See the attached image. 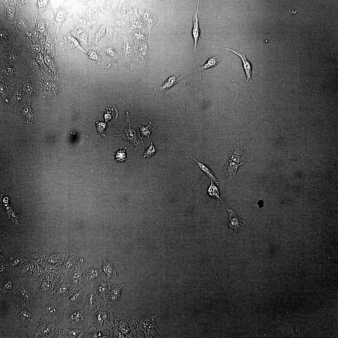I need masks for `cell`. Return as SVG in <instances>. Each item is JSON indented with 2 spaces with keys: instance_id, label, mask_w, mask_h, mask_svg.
<instances>
[{
  "instance_id": "obj_1",
  "label": "cell",
  "mask_w": 338,
  "mask_h": 338,
  "mask_svg": "<svg viewBox=\"0 0 338 338\" xmlns=\"http://www.w3.org/2000/svg\"><path fill=\"white\" fill-rule=\"evenodd\" d=\"M1 193L0 233L8 239L25 237L33 224V215L22 196Z\"/></svg>"
},
{
  "instance_id": "obj_2",
  "label": "cell",
  "mask_w": 338,
  "mask_h": 338,
  "mask_svg": "<svg viewBox=\"0 0 338 338\" xmlns=\"http://www.w3.org/2000/svg\"><path fill=\"white\" fill-rule=\"evenodd\" d=\"M135 320L118 315L114 320V324L109 330L111 338H136L137 330L133 327Z\"/></svg>"
},
{
  "instance_id": "obj_3",
  "label": "cell",
  "mask_w": 338,
  "mask_h": 338,
  "mask_svg": "<svg viewBox=\"0 0 338 338\" xmlns=\"http://www.w3.org/2000/svg\"><path fill=\"white\" fill-rule=\"evenodd\" d=\"M125 115V123L128 126L124 128V130L121 133L118 135H114L113 136L120 137L134 147L135 151H138L142 154L146 149V145L143 141V137L141 136L140 133L134 127H131L130 118L128 111H126Z\"/></svg>"
},
{
  "instance_id": "obj_4",
  "label": "cell",
  "mask_w": 338,
  "mask_h": 338,
  "mask_svg": "<svg viewBox=\"0 0 338 338\" xmlns=\"http://www.w3.org/2000/svg\"><path fill=\"white\" fill-rule=\"evenodd\" d=\"M6 106L12 110H20L28 102L22 91L20 83L8 85L5 100Z\"/></svg>"
},
{
  "instance_id": "obj_5",
  "label": "cell",
  "mask_w": 338,
  "mask_h": 338,
  "mask_svg": "<svg viewBox=\"0 0 338 338\" xmlns=\"http://www.w3.org/2000/svg\"><path fill=\"white\" fill-rule=\"evenodd\" d=\"M93 317L83 307L69 311L67 314L65 328H88L92 324Z\"/></svg>"
},
{
  "instance_id": "obj_6",
  "label": "cell",
  "mask_w": 338,
  "mask_h": 338,
  "mask_svg": "<svg viewBox=\"0 0 338 338\" xmlns=\"http://www.w3.org/2000/svg\"><path fill=\"white\" fill-rule=\"evenodd\" d=\"M40 80L37 76L33 75L23 76L20 84L29 102L31 103L41 94L42 90Z\"/></svg>"
},
{
  "instance_id": "obj_7",
  "label": "cell",
  "mask_w": 338,
  "mask_h": 338,
  "mask_svg": "<svg viewBox=\"0 0 338 338\" xmlns=\"http://www.w3.org/2000/svg\"><path fill=\"white\" fill-rule=\"evenodd\" d=\"M113 311L106 306L101 307L93 317L91 325L101 330L104 331L105 329L109 330L114 324Z\"/></svg>"
},
{
  "instance_id": "obj_8",
  "label": "cell",
  "mask_w": 338,
  "mask_h": 338,
  "mask_svg": "<svg viewBox=\"0 0 338 338\" xmlns=\"http://www.w3.org/2000/svg\"><path fill=\"white\" fill-rule=\"evenodd\" d=\"M157 316L148 315L135 320L136 329L142 330L146 338H160V331L155 322Z\"/></svg>"
},
{
  "instance_id": "obj_9",
  "label": "cell",
  "mask_w": 338,
  "mask_h": 338,
  "mask_svg": "<svg viewBox=\"0 0 338 338\" xmlns=\"http://www.w3.org/2000/svg\"><path fill=\"white\" fill-rule=\"evenodd\" d=\"M118 46L123 66L128 68L135 49L133 41L128 34L126 35L121 40Z\"/></svg>"
},
{
  "instance_id": "obj_10",
  "label": "cell",
  "mask_w": 338,
  "mask_h": 338,
  "mask_svg": "<svg viewBox=\"0 0 338 338\" xmlns=\"http://www.w3.org/2000/svg\"><path fill=\"white\" fill-rule=\"evenodd\" d=\"M102 299L97 294L94 288L89 287L86 289L83 308L92 315L100 308Z\"/></svg>"
},
{
  "instance_id": "obj_11",
  "label": "cell",
  "mask_w": 338,
  "mask_h": 338,
  "mask_svg": "<svg viewBox=\"0 0 338 338\" xmlns=\"http://www.w3.org/2000/svg\"><path fill=\"white\" fill-rule=\"evenodd\" d=\"M86 288L84 286L74 291L62 300L69 311L83 307Z\"/></svg>"
},
{
  "instance_id": "obj_12",
  "label": "cell",
  "mask_w": 338,
  "mask_h": 338,
  "mask_svg": "<svg viewBox=\"0 0 338 338\" xmlns=\"http://www.w3.org/2000/svg\"><path fill=\"white\" fill-rule=\"evenodd\" d=\"M125 285L124 283L111 285L110 290L104 298V305L109 307L113 311L117 308L121 300V290Z\"/></svg>"
},
{
  "instance_id": "obj_13",
  "label": "cell",
  "mask_w": 338,
  "mask_h": 338,
  "mask_svg": "<svg viewBox=\"0 0 338 338\" xmlns=\"http://www.w3.org/2000/svg\"><path fill=\"white\" fill-rule=\"evenodd\" d=\"M227 208L228 212V224L229 233L235 237L240 230L245 228L246 222L239 217L233 210Z\"/></svg>"
},
{
  "instance_id": "obj_14",
  "label": "cell",
  "mask_w": 338,
  "mask_h": 338,
  "mask_svg": "<svg viewBox=\"0 0 338 338\" xmlns=\"http://www.w3.org/2000/svg\"><path fill=\"white\" fill-rule=\"evenodd\" d=\"M84 259L75 253L69 254L66 256L63 267V277L76 269L83 266Z\"/></svg>"
},
{
  "instance_id": "obj_15",
  "label": "cell",
  "mask_w": 338,
  "mask_h": 338,
  "mask_svg": "<svg viewBox=\"0 0 338 338\" xmlns=\"http://www.w3.org/2000/svg\"><path fill=\"white\" fill-rule=\"evenodd\" d=\"M131 62L140 64L145 63L148 60L151 47L150 41L139 44L135 47Z\"/></svg>"
},
{
  "instance_id": "obj_16",
  "label": "cell",
  "mask_w": 338,
  "mask_h": 338,
  "mask_svg": "<svg viewBox=\"0 0 338 338\" xmlns=\"http://www.w3.org/2000/svg\"><path fill=\"white\" fill-rule=\"evenodd\" d=\"M74 291L66 277L63 278L61 281L56 286L54 300L60 301L66 297Z\"/></svg>"
},
{
  "instance_id": "obj_17",
  "label": "cell",
  "mask_w": 338,
  "mask_h": 338,
  "mask_svg": "<svg viewBox=\"0 0 338 338\" xmlns=\"http://www.w3.org/2000/svg\"><path fill=\"white\" fill-rule=\"evenodd\" d=\"M102 271L100 265L96 264L83 271L82 275L85 284L88 283L93 288L94 284L98 281Z\"/></svg>"
},
{
  "instance_id": "obj_18",
  "label": "cell",
  "mask_w": 338,
  "mask_h": 338,
  "mask_svg": "<svg viewBox=\"0 0 338 338\" xmlns=\"http://www.w3.org/2000/svg\"><path fill=\"white\" fill-rule=\"evenodd\" d=\"M1 80L8 85H14L20 83L23 76L10 66L5 67L1 74Z\"/></svg>"
},
{
  "instance_id": "obj_19",
  "label": "cell",
  "mask_w": 338,
  "mask_h": 338,
  "mask_svg": "<svg viewBox=\"0 0 338 338\" xmlns=\"http://www.w3.org/2000/svg\"><path fill=\"white\" fill-rule=\"evenodd\" d=\"M83 271L82 267L76 269L69 274L67 279L74 290L79 289L84 286Z\"/></svg>"
},
{
  "instance_id": "obj_20",
  "label": "cell",
  "mask_w": 338,
  "mask_h": 338,
  "mask_svg": "<svg viewBox=\"0 0 338 338\" xmlns=\"http://www.w3.org/2000/svg\"><path fill=\"white\" fill-rule=\"evenodd\" d=\"M89 327H75L61 329L60 332V337L87 338Z\"/></svg>"
},
{
  "instance_id": "obj_21",
  "label": "cell",
  "mask_w": 338,
  "mask_h": 338,
  "mask_svg": "<svg viewBox=\"0 0 338 338\" xmlns=\"http://www.w3.org/2000/svg\"><path fill=\"white\" fill-rule=\"evenodd\" d=\"M190 73L189 71L180 75L175 74L170 77L161 85L154 89L153 91L157 93L163 92L173 86Z\"/></svg>"
},
{
  "instance_id": "obj_22",
  "label": "cell",
  "mask_w": 338,
  "mask_h": 338,
  "mask_svg": "<svg viewBox=\"0 0 338 338\" xmlns=\"http://www.w3.org/2000/svg\"><path fill=\"white\" fill-rule=\"evenodd\" d=\"M128 35L132 39L135 46L150 41V35L145 29H136L129 31Z\"/></svg>"
},
{
  "instance_id": "obj_23",
  "label": "cell",
  "mask_w": 338,
  "mask_h": 338,
  "mask_svg": "<svg viewBox=\"0 0 338 338\" xmlns=\"http://www.w3.org/2000/svg\"><path fill=\"white\" fill-rule=\"evenodd\" d=\"M212 47L225 49L229 51L238 56L241 59L243 63V69L247 78V81L251 82H252L251 78L252 65L248 59L244 54L238 52L235 50L228 48H222L213 46Z\"/></svg>"
},
{
  "instance_id": "obj_24",
  "label": "cell",
  "mask_w": 338,
  "mask_h": 338,
  "mask_svg": "<svg viewBox=\"0 0 338 338\" xmlns=\"http://www.w3.org/2000/svg\"><path fill=\"white\" fill-rule=\"evenodd\" d=\"M111 286L109 279L106 276H100L94 288L97 294L104 299L110 290Z\"/></svg>"
},
{
  "instance_id": "obj_25",
  "label": "cell",
  "mask_w": 338,
  "mask_h": 338,
  "mask_svg": "<svg viewBox=\"0 0 338 338\" xmlns=\"http://www.w3.org/2000/svg\"><path fill=\"white\" fill-rule=\"evenodd\" d=\"M199 10V1H197V5L196 12L193 15V27L192 30V33L194 41V51H195L197 43L199 38L201 32V30L199 27V17L198 13Z\"/></svg>"
},
{
  "instance_id": "obj_26",
  "label": "cell",
  "mask_w": 338,
  "mask_h": 338,
  "mask_svg": "<svg viewBox=\"0 0 338 338\" xmlns=\"http://www.w3.org/2000/svg\"><path fill=\"white\" fill-rule=\"evenodd\" d=\"M140 14L143 21L146 25L147 30L150 35L151 30L152 26L157 21V18L151 11H143L141 12Z\"/></svg>"
},
{
  "instance_id": "obj_27",
  "label": "cell",
  "mask_w": 338,
  "mask_h": 338,
  "mask_svg": "<svg viewBox=\"0 0 338 338\" xmlns=\"http://www.w3.org/2000/svg\"><path fill=\"white\" fill-rule=\"evenodd\" d=\"M221 59V55L218 54L208 56V59L206 63L202 65L197 67L196 69L191 72L193 73L203 71L207 69L216 67L219 63Z\"/></svg>"
},
{
  "instance_id": "obj_28",
  "label": "cell",
  "mask_w": 338,
  "mask_h": 338,
  "mask_svg": "<svg viewBox=\"0 0 338 338\" xmlns=\"http://www.w3.org/2000/svg\"><path fill=\"white\" fill-rule=\"evenodd\" d=\"M240 165L229 160L223 166L226 178L228 181L232 180L236 176L237 168Z\"/></svg>"
},
{
  "instance_id": "obj_29",
  "label": "cell",
  "mask_w": 338,
  "mask_h": 338,
  "mask_svg": "<svg viewBox=\"0 0 338 338\" xmlns=\"http://www.w3.org/2000/svg\"><path fill=\"white\" fill-rule=\"evenodd\" d=\"M243 150L240 147L239 150H236L235 147H233L231 150L229 155V160L236 162L240 165L245 161V155H244Z\"/></svg>"
},
{
  "instance_id": "obj_30",
  "label": "cell",
  "mask_w": 338,
  "mask_h": 338,
  "mask_svg": "<svg viewBox=\"0 0 338 338\" xmlns=\"http://www.w3.org/2000/svg\"><path fill=\"white\" fill-rule=\"evenodd\" d=\"M101 269L106 274L108 279L111 277L117 278V274L115 269L112 263L107 259H104L103 260Z\"/></svg>"
},
{
  "instance_id": "obj_31",
  "label": "cell",
  "mask_w": 338,
  "mask_h": 338,
  "mask_svg": "<svg viewBox=\"0 0 338 338\" xmlns=\"http://www.w3.org/2000/svg\"><path fill=\"white\" fill-rule=\"evenodd\" d=\"M129 146V145H128L123 149H121L122 147L121 146L118 151L112 153V154H114L115 157V161L113 162V163L116 162H124L127 163L130 161V160L128 157L125 151L126 149Z\"/></svg>"
},
{
  "instance_id": "obj_32",
  "label": "cell",
  "mask_w": 338,
  "mask_h": 338,
  "mask_svg": "<svg viewBox=\"0 0 338 338\" xmlns=\"http://www.w3.org/2000/svg\"><path fill=\"white\" fill-rule=\"evenodd\" d=\"M197 162L200 168L212 180L218 185V182L214 175L213 172L208 166L199 162L195 159L194 160Z\"/></svg>"
},
{
  "instance_id": "obj_33",
  "label": "cell",
  "mask_w": 338,
  "mask_h": 338,
  "mask_svg": "<svg viewBox=\"0 0 338 338\" xmlns=\"http://www.w3.org/2000/svg\"><path fill=\"white\" fill-rule=\"evenodd\" d=\"M70 50L78 52H86L82 48L78 40L73 36H71L68 42Z\"/></svg>"
},
{
  "instance_id": "obj_34",
  "label": "cell",
  "mask_w": 338,
  "mask_h": 338,
  "mask_svg": "<svg viewBox=\"0 0 338 338\" xmlns=\"http://www.w3.org/2000/svg\"><path fill=\"white\" fill-rule=\"evenodd\" d=\"M103 331L97 329L91 325L89 329L87 338L109 337L105 335Z\"/></svg>"
},
{
  "instance_id": "obj_35",
  "label": "cell",
  "mask_w": 338,
  "mask_h": 338,
  "mask_svg": "<svg viewBox=\"0 0 338 338\" xmlns=\"http://www.w3.org/2000/svg\"><path fill=\"white\" fill-rule=\"evenodd\" d=\"M104 118L106 122L108 121L113 119H116L118 117L117 110L115 107L112 108L108 107L104 110Z\"/></svg>"
},
{
  "instance_id": "obj_36",
  "label": "cell",
  "mask_w": 338,
  "mask_h": 338,
  "mask_svg": "<svg viewBox=\"0 0 338 338\" xmlns=\"http://www.w3.org/2000/svg\"><path fill=\"white\" fill-rule=\"evenodd\" d=\"M211 184L207 190V194L211 197L219 199L223 202L219 197L218 188L213 181L211 180Z\"/></svg>"
},
{
  "instance_id": "obj_37",
  "label": "cell",
  "mask_w": 338,
  "mask_h": 338,
  "mask_svg": "<svg viewBox=\"0 0 338 338\" xmlns=\"http://www.w3.org/2000/svg\"><path fill=\"white\" fill-rule=\"evenodd\" d=\"M139 127L141 135L142 137H145L146 138H149L151 132L154 130V127L150 123L145 126L139 125Z\"/></svg>"
},
{
  "instance_id": "obj_38",
  "label": "cell",
  "mask_w": 338,
  "mask_h": 338,
  "mask_svg": "<svg viewBox=\"0 0 338 338\" xmlns=\"http://www.w3.org/2000/svg\"><path fill=\"white\" fill-rule=\"evenodd\" d=\"M157 147L151 142L150 146L146 149L142 154L143 158H148L153 156L158 151Z\"/></svg>"
},
{
  "instance_id": "obj_39",
  "label": "cell",
  "mask_w": 338,
  "mask_h": 338,
  "mask_svg": "<svg viewBox=\"0 0 338 338\" xmlns=\"http://www.w3.org/2000/svg\"><path fill=\"white\" fill-rule=\"evenodd\" d=\"M106 56L110 61H115L117 60V55L115 49L110 47L105 49Z\"/></svg>"
},
{
  "instance_id": "obj_40",
  "label": "cell",
  "mask_w": 338,
  "mask_h": 338,
  "mask_svg": "<svg viewBox=\"0 0 338 338\" xmlns=\"http://www.w3.org/2000/svg\"><path fill=\"white\" fill-rule=\"evenodd\" d=\"M96 125L99 136L101 135L106 137L107 135L105 133V131L108 127L107 125L105 123L100 121L96 122Z\"/></svg>"
},
{
  "instance_id": "obj_41",
  "label": "cell",
  "mask_w": 338,
  "mask_h": 338,
  "mask_svg": "<svg viewBox=\"0 0 338 338\" xmlns=\"http://www.w3.org/2000/svg\"><path fill=\"white\" fill-rule=\"evenodd\" d=\"M0 80L1 95L3 99L5 100L8 93V87H6V84L1 79Z\"/></svg>"
},
{
  "instance_id": "obj_42",
  "label": "cell",
  "mask_w": 338,
  "mask_h": 338,
  "mask_svg": "<svg viewBox=\"0 0 338 338\" xmlns=\"http://www.w3.org/2000/svg\"><path fill=\"white\" fill-rule=\"evenodd\" d=\"M88 56L90 59L94 61H99L100 58V56L95 51H91L88 53Z\"/></svg>"
},
{
  "instance_id": "obj_43",
  "label": "cell",
  "mask_w": 338,
  "mask_h": 338,
  "mask_svg": "<svg viewBox=\"0 0 338 338\" xmlns=\"http://www.w3.org/2000/svg\"><path fill=\"white\" fill-rule=\"evenodd\" d=\"M37 60L39 63L40 64L42 63L43 62V59L42 55L40 54L38 55L37 58Z\"/></svg>"
},
{
  "instance_id": "obj_44",
  "label": "cell",
  "mask_w": 338,
  "mask_h": 338,
  "mask_svg": "<svg viewBox=\"0 0 338 338\" xmlns=\"http://www.w3.org/2000/svg\"><path fill=\"white\" fill-rule=\"evenodd\" d=\"M15 11L14 8L12 7H9L8 9V14L10 15L13 14L14 13Z\"/></svg>"
},
{
  "instance_id": "obj_45",
  "label": "cell",
  "mask_w": 338,
  "mask_h": 338,
  "mask_svg": "<svg viewBox=\"0 0 338 338\" xmlns=\"http://www.w3.org/2000/svg\"><path fill=\"white\" fill-rule=\"evenodd\" d=\"M44 60L46 63L48 65L51 63V60L50 58L48 56H46Z\"/></svg>"
},
{
  "instance_id": "obj_46",
  "label": "cell",
  "mask_w": 338,
  "mask_h": 338,
  "mask_svg": "<svg viewBox=\"0 0 338 338\" xmlns=\"http://www.w3.org/2000/svg\"><path fill=\"white\" fill-rule=\"evenodd\" d=\"M33 50L35 51L38 52L39 51L40 48L38 46H34Z\"/></svg>"
},
{
  "instance_id": "obj_47",
  "label": "cell",
  "mask_w": 338,
  "mask_h": 338,
  "mask_svg": "<svg viewBox=\"0 0 338 338\" xmlns=\"http://www.w3.org/2000/svg\"><path fill=\"white\" fill-rule=\"evenodd\" d=\"M258 202H259V203H257L259 205V207H262L263 206V201H262V200L259 201Z\"/></svg>"
},
{
  "instance_id": "obj_48",
  "label": "cell",
  "mask_w": 338,
  "mask_h": 338,
  "mask_svg": "<svg viewBox=\"0 0 338 338\" xmlns=\"http://www.w3.org/2000/svg\"><path fill=\"white\" fill-rule=\"evenodd\" d=\"M289 12L291 13L292 14H295V13H297L298 12L297 11H294L293 9L291 11H289Z\"/></svg>"
},
{
  "instance_id": "obj_49",
  "label": "cell",
  "mask_w": 338,
  "mask_h": 338,
  "mask_svg": "<svg viewBox=\"0 0 338 338\" xmlns=\"http://www.w3.org/2000/svg\"><path fill=\"white\" fill-rule=\"evenodd\" d=\"M110 65H110V64H106L105 65V66L106 68H108V67H109L110 66Z\"/></svg>"
}]
</instances>
